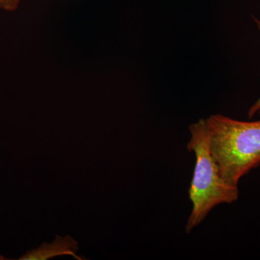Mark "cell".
Listing matches in <instances>:
<instances>
[{
  "mask_svg": "<svg viewBox=\"0 0 260 260\" xmlns=\"http://www.w3.org/2000/svg\"><path fill=\"white\" fill-rule=\"evenodd\" d=\"M78 250V243L71 237L61 238L56 236V240L50 244H43L40 247L28 251L19 260H47L54 256L70 255L75 259L82 260L76 255Z\"/></svg>",
  "mask_w": 260,
  "mask_h": 260,
  "instance_id": "obj_3",
  "label": "cell"
},
{
  "mask_svg": "<svg viewBox=\"0 0 260 260\" xmlns=\"http://www.w3.org/2000/svg\"><path fill=\"white\" fill-rule=\"evenodd\" d=\"M254 20L260 34V20L256 18H254ZM258 114H260V98L249 109V112H248V116L251 119L253 116Z\"/></svg>",
  "mask_w": 260,
  "mask_h": 260,
  "instance_id": "obj_4",
  "label": "cell"
},
{
  "mask_svg": "<svg viewBox=\"0 0 260 260\" xmlns=\"http://www.w3.org/2000/svg\"><path fill=\"white\" fill-rule=\"evenodd\" d=\"M210 150L220 175L238 187L239 181L260 165V120H235L221 114L206 119Z\"/></svg>",
  "mask_w": 260,
  "mask_h": 260,
  "instance_id": "obj_1",
  "label": "cell"
},
{
  "mask_svg": "<svg viewBox=\"0 0 260 260\" xmlns=\"http://www.w3.org/2000/svg\"><path fill=\"white\" fill-rule=\"evenodd\" d=\"M189 130L191 138L187 149L194 154L195 166L189 190L192 209L186 223V234L198 226L217 205L232 204L239 196V187L229 185L220 175L210 150L206 119L190 124Z\"/></svg>",
  "mask_w": 260,
  "mask_h": 260,
  "instance_id": "obj_2",
  "label": "cell"
},
{
  "mask_svg": "<svg viewBox=\"0 0 260 260\" xmlns=\"http://www.w3.org/2000/svg\"><path fill=\"white\" fill-rule=\"evenodd\" d=\"M21 0H0V9L13 11L18 8Z\"/></svg>",
  "mask_w": 260,
  "mask_h": 260,
  "instance_id": "obj_5",
  "label": "cell"
}]
</instances>
